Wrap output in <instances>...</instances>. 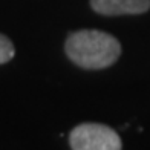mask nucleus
<instances>
[{
  "label": "nucleus",
  "mask_w": 150,
  "mask_h": 150,
  "mask_svg": "<svg viewBox=\"0 0 150 150\" xmlns=\"http://www.w3.org/2000/svg\"><path fill=\"white\" fill-rule=\"evenodd\" d=\"M72 150H121L122 141L112 127L100 122H83L69 133Z\"/></svg>",
  "instance_id": "f03ea898"
},
{
  "label": "nucleus",
  "mask_w": 150,
  "mask_h": 150,
  "mask_svg": "<svg viewBox=\"0 0 150 150\" xmlns=\"http://www.w3.org/2000/svg\"><path fill=\"white\" fill-rule=\"evenodd\" d=\"M91 8L107 17L144 14L150 9V0H91Z\"/></svg>",
  "instance_id": "7ed1b4c3"
},
{
  "label": "nucleus",
  "mask_w": 150,
  "mask_h": 150,
  "mask_svg": "<svg viewBox=\"0 0 150 150\" xmlns=\"http://www.w3.org/2000/svg\"><path fill=\"white\" fill-rule=\"evenodd\" d=\"M14 54H16V49H14L12 42L6 35L0 34V64H5L8 61H11L14 58Z\"/></svg>",
  "instance_id": "20e7f679"
},
{
  "label": "nucleus",
  "mask_w": 150,
  "mask_h": 150,
  "mask_svg": "<svg viewBox=\"0 0 150 150\" xmlns=\"http://www.w3.org/2000/svg\"><path fill=\"white\" fill-rule=\"evenodd\" d=\"M64 52L74 64L89 71L110 67L121 55V45L113 35L98 29H81L69 34Z\"/></svg>",
  "instance_id": "f257e3e1"
}]
</instances>
